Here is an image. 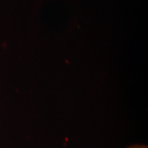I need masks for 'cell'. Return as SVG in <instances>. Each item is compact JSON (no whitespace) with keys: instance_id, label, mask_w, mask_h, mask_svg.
Returning <instances> with one entry per match:
<instances>
[{"instance_id":"6da1fadb","label":"cell","mask_w":148,"mask_h":148,"mask_svg":"<svg viewBox=\"0 0 148 148\" xmlns=\"http://www.w3.org/2000/svg\"><path fill=\"white\" fill-rule=\"evenodd\" d=\"M127 148H148V146L144 145V144H133V145H130Z\"/></svg>"}]
</instances>
